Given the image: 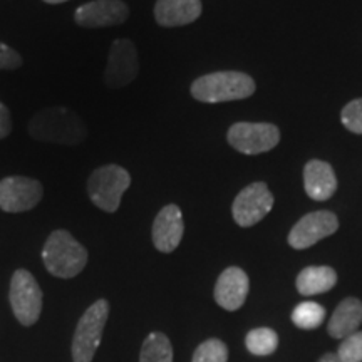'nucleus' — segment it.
<instances>
[{"mask_svg":"<svg viewBox=\"0 0 362 362\" xmlns=\"http://www.w3.org/2000/svg\"><path fill=\"white\" fill-rule=\"evenodd\" d=\"M228 349L218 339H208L194 351L192 362H226Z\"/></svg>","mask_w":362,"mask_h":362,"instance_id":"4be33fe9","label":"nucleus"},{"mask_svg":"<svg viewBox=\"0 0 362 362\" xmlns=\"http://www.w3.org/2000/svg\"><path fill=\"white\" fill-rule=\"evenodd\" d=\"M247 349L255 356H270L279 346V336L275 330L260 327L253 329L247 334L245 339Z\"/></svg>","mask_w":362,"mask_h":362,"instance_id":"aec40b11","label":"nucleus"},{"mask_svg":"<svg viewBox=\"0 0 362 362\" xmlns=\"http://www.w3.org/2000/svg\"><path fill=\"white\" fill-rule=\"evenodd\" d=\"M129 8L123 0H94L78 7L74 13L76 24L89 29L98 27H112L126 22Z\"/></svg>","mask_w":362,"mask_h":362,"instance_id":"f8f14e48","label":"nucleus"},{"mask_svg":"<svg viewBox=\"0 0 362 362\" xmlns=\"http://www.w3.org/2000/svg\"><path fill=\"white\" fill-rule=\"evenodd\" d=\"M226 139L243 155H260L277 146L280 131L269 123H237L228 129Z\"/></svg>","mask_w":362,"mask_h":362,"instance_id":"6e6552de","label":"nucleus"},{"mask_svg":"<svg viewBox=\"0 0 362 362\" xmlns=\"http://www.w3.org/2000/svg\"><path fill=\"white\" fill-rule=\"evenodd\" d=\"M337 356L342 362H362V332H354L344 339Z\"/></svg>","mask_w":362,"mask_h":362,"instance_id":"5701e85b","label":"nucleus"},{"mask_svg":"<svg viewBox=\"0 0 362 362\" xmlns=\"http://www.w3.org/2000/svg\"><path fill=\"white\" fill-rule=\"evenodd\" d=\"M339 228L337 216L330 211H314L305 215L293 225L288 233V243L297 250H304L315 245L317 242L336 233Z\"/></svg>","mask_w":362,"mask_h":362,"instance_id":"9b49d317","label":"nucleus"},{"mask_svg":"<svg viewBox=\"0 0 362 362\" xmlns=\"http://www.w3.org/2000/svg\"><path fill=\"white\" fill-rule=\"evenodd\" d=\"M139 71L138 49L129 39H116L107 54L104 84L110 89H123L136 79Z\"/></svg>","mask_w":362,"mask_h":362,"instance_id":"0eeeda50","label":"nucleus"},{"mask_svg":"<svg viewBox=\"0 0 362 362\" xmlns=\"http://www.w3.org/2000/svg\"><path fill=\"white\" fill-rule=\"evenodd\" d=\"M29 134L40 143L76 146L86 139L88 128L78 112L64 106H54L34 115L29 123Z\"/></svg>","mask_w":362,"mask_h":362,"instance_id":"f257e3e1","label":"nucleus"},{"mask_svg":"<svg viewBox=\"0 0 362 362\" xmlns=\"http://www.w3.org/2000/svg\"><path fill=\"white\" fill-rule=\"evenodd\" d=\"M274 206V194L262 181L248 185L235 198L232 214L240 226H252L264 220Z\"/></svg>","mask_w":362,"mask_h":362,"instance_id":"9d476101","label":"nucleus"},{"mask_svg":"<svg viewBox=\"0 0 362 362\" xmlns=\"http://www.w3.org/2000/svg\"><path fill=\"white\" fill-rule=\"evenodd\" d=\"M42 262L54 277L72 279L79 275L88 264V250L69 232L56 230L45 240Z\"/></svg>","mask_w":362,"mask_h":362,"instance_id":"7ed1b4c3","label":"nucleus"},{"mask_svg":"<svg viewBox=\"0 0 362 362\" xmlns=\"http://www.w3.org/2000/svg\"><path fill=\"white\" fill-rule=\"evenodd\" d=\"M337 284L336 270L330 267H307L298 274L297 291L302 296H317L329 292Z\"/></svg>","mask_w":362,"mask_h":362,"instance_id":"a211bd4d","label":"nucleus"},{"mask_svg":"<svg viewBox=\"0 0 362 362\" xmlns=\"http://www.w3.org/2000/svg\"><path fill=\"white\" fill-rule=\"evenodd\" d=\"M319 362H342L337 354H325Z\"/></svg>","mask_w":362,"mask_h":362,"instance_id":"bb28decb","label":"nucleus"},{"mask_svg":"<svg viewBox=\"0 0 362 362\" xmlns=\"http://www.w3.org/2000/svg\"><path fill=\"white\" fill-rule=\"evenodd\" d=\"M341 119L346 129H349L351 133L362 134V98L346 104V107L342 110Z\"/></svg>","mask_w":362,"mask_h":362,"instance_id":"b1692460","label":"nucleus"},{"mask_svg":"<svg viewBox=\"0 0 362 362\" xmlns=\"http://www.w3.org/2000/svg\"><path fill=\"white\" fill-rule=\"evenodd\" d=\"M304 188L312 200H329L337 189V178L332 166L320 160L307 163L304 168Z\"/></svg>","mask_w":362,"mask_h":362,"instance_id":"2eb2a0df","label":"nucleus"},{"mask_svg":"<svg viewBox=\"0 0 362 362\" xmlns=\"http://www.w3.org/2000/svg\"><path fill=\"white\" fill-rule=\"evenodd\" d=\"M362 322V302L357 298L342 300L329 320V334L334 339H346L354 334Z\"/></svg>","mask_w":362,"mask_h":362,"instance_id":"f3484780","label":"nucleus"},{"mask_svg":"<svg viewBox=\"0 0 362 362\" xmlns=\"http://www.w3.org/2000/svg\"><path fill=\"white\" fill-rule=\"evenodd\" d=\"M255 93V81L245 72L220 71L198 78L192 84V96L200 103L216 104L238 101Z\"/></svg>","mask_w":362,"mask_h":362,"instance_id":"f03ea898","label":"nucleus"},{"mask_svg":"<svg viewBox=\"0 0 362 362\" xmlns=\"http://www.w3.org/2000/svg\"><path fill=\"white\" fill-rule=\"evenodd\" d=\"M325 319V309L317 302H302L292 312V322L300 329H315Z\"/></svg>","mask_w":362,"mask_h":362,"instance_id":"412c9836","label":"nucleus"},{"mask_svg":"<svg viewBox=\"0 0 362 362\" xmlns=\"http://www.w3.org/2000/svg\"><path fill=\"white\" fill-rule=\"evenodd\" d=\"M107 315H110V304H107V300H104V298L94 302V304L84 312L78 327H76L74 339H72V361H93L99 344H101L103 330L106 327Z\"/></svg>","mask_w":362,"mask_h":362,"instance_id":"39448f33","label":"nucleus"},{"mask_svg":"<svg viewBox=\"0 0 362 362\" xmlns=\"http://www.w3.org/2000/svg\"><path fill=\"white\" fill-rule=\"evenodd\" d=\"M202 16V0H158L155 19L161 27L192 24Z\"/></svg>","mask_w":362,"mask_h":362,"instance_id":"dca6fc26","label":"nucleus"},{"mask_svg":"<svg viewBox=\"0 0 362 362\" xmlns=\"http://www.w3.org/2000/svg\"><path fill=\"white\" fill-rule=\"evenodd\" d=\"M40 181L27 176H7L0 181V210L21 214L35 208L42 200Z\"/></svg>","mask_w":362,"mask_h":362,"instance_id":"1a4fd4ad","label":"nucleus"},{"mask_svg":"<svg viewBox=\"0 0 362 362\" xmlns=\"http://www.w3.org/2000/svg\"><path fill=\"white\" fill-rule=\"evenodd\" d=\"M11 305L22 325H34L42 310V291L29 270L19 269L11 280Z\"/></svg>","mask_w":362,"mask_h":362,"instance_id":"423d86ee","label":"nucleus"},{"mask_svg":"<svg viewBox=\"0 0 362 362\" xmlns=\"http://www.w3.org/2000/svg\"><path fill=\"white\" fill-rule=\"evenodd\" d=\"M185 233L183 214L180 206L166 205L153 223V243L163 253H171L180 245Z\"/></svg>","mask_w":362,"mask_h":362,"instance_id":"ddd939ff","label":"nucleus"},{"mask_svg":"<svg viewBox=\"0 0 362 362\" xmlns=\"http://www.w3.org/2000/svg\"><path fill=\"white\" fill-rule=\"evenodd\" d=\"M131 185V175L123 166L106 165L99 166L90 173L88 180L89 200L99 210L115 214L121 205V198Z\"/></svg>","mask_w":362,"mask_h":362,"instance_id":"20e7f679","label":"nucleus"},{"mask_svg":"<svg viewBox=\"0 0 362 362\" xmlns=\"http://www.w3.org/2000/svg\"><path fill=\"white\" fill-rule=\"evenodd\" d=\"M12 133V116L8 107L0 103V139L7 138Z\"/></svg>","mask_w":362,"mask_h":362,"instance_id":"a878e982","label":"nucleus"},{"mask_svg":"<svg viewBox=\"0 0 362 362\" xmlns=\"http://www.w3.org/2000/svg\"><path fill=\"white\" fill-rule=\"evenodd\" d=\"M248 282L247 274L238 267H228L218 277L215 285V300L225 310H237L245 304L248 296Z\"/></svg>","mask_w":362,"mask_h":362,"instance_id":"4468645a","label":"nucleus"},{"mask_svg":"<svg viewBox=\"0 0 362 362\" xmlns=\"http://www.w3.org/2000/svg\"><path fill=\"white\" fill-rule=\"evenodd\" d=\"M22 66V57L16 49L8 47L7 44L0 42V69L12 71Z\"/></svg>","mask_w":362,"mask_h":362,"instance_id":"393cba45","label":"nucleus"},{"mask_svg":"<svg viewBox=\"0 0 362 362\" xmlns=\"http://www.w3.org/2000/svg\"><path fill=\"white\" fill-rule=\"evenodd\" d=\"M44 2H47V4H62V2H67V0H44Z\"/></svg>","mask_w":362,"mask_h":362,"instance_id":"cd10ccee","label":"nucleus"},{"mask_svg":"<svg viewBox=\"0 0 362 362\" xmlns=\"http://www.w3.org/2000/svg\"><path fill=\"white\" fill-rule=\"evenodd\" d=\"M139 362H173V347L161 332H153L143 342Z\"/></svg>","mask_w":362,"mask_h":362,"instance_id":"6ab92c4d","label":"nucleus"}]
</instances>
